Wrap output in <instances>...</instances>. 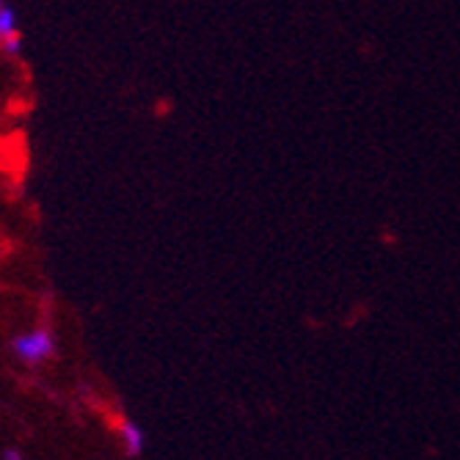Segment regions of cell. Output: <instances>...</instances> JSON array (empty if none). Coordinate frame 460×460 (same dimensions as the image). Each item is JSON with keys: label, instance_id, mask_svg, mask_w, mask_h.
<instances>
[{"label": "cell", "instance_id": "6da1fadb", "mask_svg": "<svg viewBox=\"0 0 460 460\" xmlns=\"http://www.w3.org/2000/svg\"><path fill=\"white\" fill-rule=\"evenodd\" d=\"M56 350H58V342L50 325H36V328L20 331L12 340V356L25 367H39L50 361Z\"/></svg>", "mask_w": 460, "mask_h": 460}, {"label": "cell", "instance_id": "7a4b0ae2", "mask_svg": "<svg viewBox=\"0 0 460 460\" xmlns=\"http://www.w3.org/2000/svg\"><path fill=\"white\" fill-rule=\"evenodd\" d=\"M119 441H121L124 455H128V457H141L144 449H146V433H144V428L138 422L128 420V416H124V420H119Z\"/></svg>", "mask_w": 460, "mask_h": 460}, {"label": "cell", "instance_id": "3957f363", "mask_svg": "<svg viewBox=\"0 0 460 460\" xmlns=\"http://www.w3.org/2000/svg\"><path fill=\"white\" fill-rule=\"evenodd\" d=\"M14 36H20V31H17V14H14L12 6H0V39L9 41Z\"/></svg>", "mask_w": 460, "mask_h": 460}, {"label": "cell", "instance_id": "5b68a950", "mask_svg": "<svg viewBox=\"0 0 460 460\" xmlns=\"http://www.w3.org/2000/svg\"><path fill=\"white\" fill-rule=\"evenodd\" d=\"M0 50H4V39H0Z\"/></svg>", "mask_w": 460, "mask_h": 460}, {"label": "cell", "instance_id": "277c9868", "mask_svg": "<svg viewBox=\"0 0 460 460\" xmlns=\"http://www.w3.org/2000/svg\"><path fill=\"white\" fill-rule=\"evenodd\" d=\"M0 460H25V452L17 444H9V447L0 449Z\"/></svg>", "mask_w": 460, "mask_h": 460}, {"label": "cell", "instance_id": "8992f818", "mask_svg": "<svg viewBox=\"0 0 460 460\" xmlns=\"http://www.w3.org/2000/svg\"><path fill=\"white\" fill-rule=\"evenodd\" d=\"M0 6H6V0H0Z\"/></svg>", "mask_w": 460, "mask_h": 460}]
</instances>
